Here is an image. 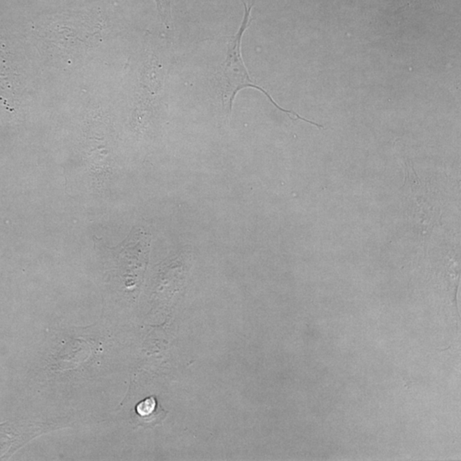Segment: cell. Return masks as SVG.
<instances>
[{"instance_id": "obj_1", "label": "cell", "mask_w": 461, "mask_h": 461, "mask_svg": "<svg viewBox=\"0 0 461 461\" xmlns=\"http://www.w3.org/2000/svg\"><path fill=\"white\" fill-rule=\"evenodd\" d=\"M243 7H244V17L243 22L239 27V30L234 36H232L228 39L227 42V57L222 65L221 71V99H222V105L226 112L228 115L232 112V103L234 101L235 96L239 91L243 88H252L260 90L265 95L268 97L269 101L283 112L286 113L289 117L292 120H302L306 122L310 123L315 125L318 128H321V125L316 123L306 120L304 118L301 117L297 113L292 112L289 110L284 109L281 107L278 106L274 100L271 98L264 89L260 88L256 83L253 82L250 77L248 76V72L246 70L245 66L243 63L242 54H241V43L243 38V33L245 32L246 28L249 26L250 20L251 10L253 8V5L247 6L246 0H243Z\"/></svg>"}, {"instance_id": "obj_2", "label": "cell", "mask_w": 461, "mask_h": 461, "mask_svg": "<svg viewBox=\"0 0 461 461\" xmlns=\"http://www.w3.org/2000/svg\"><path fill=\"white\" fill-rule=\"evenodd\" d=\"M135 412L139 418H141L142 423H150L154 421L156 415L161 416L163 411L161 409V406L157 402L156 397L150 396L137 405Z\"/></svg>"}, {"instance_id": "obj_3", "label": "cell", "mask_w": 461, "mask_h": 461, "mask_svg": "<svg viewBox=\"0 0 461 461\" xmlns=\"http://www.w3.org/2000/svg\"><path fill=\"white\" fill-rule=\"evenodd\" d=\"M164 18H170V0H156Z\"/></svg>"}]
</instances>
